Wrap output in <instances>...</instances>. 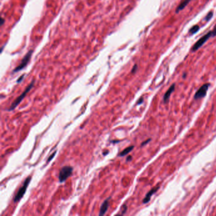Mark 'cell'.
Returning a JSON list of instances; mask_svg holds the SVG:
<instances>
[{
  "label": "cell",
  "instance_id": "obj_13",
  "mask_svg": "<svg viewBox=\"0 0 216 216\" xmlns=\"http://www.w3.org/2000/svg\"><path fill=\"white\" fill-rule=\"evenodd\" d=\"M212 16H213V12H208V14H207V15H206L205 20V21H207V22H208V21H210V20L212 18Z\"/></svg>",
  "mask_w": 216,
  "mask_h": 216
},
{
  "label": "cell",
  "instance_id": "obj_7",
  "mask_svg": "<svg viewBox=\"0 0 216 216\" xmlns=\"http://www.w3.org/2000/svg\"><path fill=\"white\" fill-rule=\"evenodd\" d=\"M111 198V197H109L108 198L106 199V200L103 202L101 204L100 211H99V215H104L105 214L106 212H107L108 207H109V200Z\"/></svg>",
  "mask_w": 216,
  "mask_h": 216
},
{
  "label": "cell",
  "instance_id": "obj_8",
  "mask_svg": "<svg viewBox=\"0 0 216 216\" xmlns=\"http://www.w3.org/2000/svg\"><path fill=\"white\" fill-rule=\"evenodd\" d=\"M158 188H159V187H155V188H154L153 189H152L151 190L149 191L147 194V195H146L145 198L143 199V204H147L148 202H149V201L150 200L152 196L154 195L155 193L157 192V191L158 190Z\"/></svg>",
  "mask_w": 216,
  "mask_h": 216
},
{
  "label": "cell",
  "instance_id": "obj_20",
  "mask_svg": "<svg viewBox=\"0 0 216 216\" xmlns=\"http://www.w3.org/2000/svg\"><path fill=\"white\" fill-rule=\"evenodd\" d=\"M143 101V98H141L140 99H139V101H138L137 104H138V105L141 104V103H142Z\"/></svg>",
  "mask_w": 216,
  "mask_h": 216
},
{
  "label": "cell",
  "instance_id": "obj_23",
  "mask_svg": "<svg viewBox=\"0 0 216 216\" xmlns=\"http://www.w3.org/2000/svg\"><path fill=\"white\" fill-rule=\"evenodd\" d=\"M108 153H109V152L107 150V151H106L105 152H104V154H104V155H106L107 154H108Z\"/></svg>",
  "mask_w": 216,
  "mask_h": 216
},
{
  "label": "cell",
  "instance_id": "obj_6",
  "mask_svg": "<svg viewBox=\"0 0 216 216\" xmlns=\"http://www.w3.org/2000/svg\"><path fill=\"white\" fill-rule=\"evenodd\" d=\"M209 86H210V84H208V83H207V84H204V85L202 86L195 93L194 96L195 99H198L205 97L207 93Z\"/></svg>",
  "mask_w": 216,
  "mask_h": 216
},
{
  "label": "cell",
  "instance_id": "obj_21",
  "mask_svg": "<svg viewBox=\"0 0 216 216\" xmlns=\"http://www.w3.org/2000/svg\"><path fill=\"white\" fill-rule=\"evenodd\" d=\"M1 24H0V25H1V26H2L3 24H4V23H5V19H3V18H1Z\"/></svg>",
  "mask_w": 216,
  "mask_h": 216
},
{
  "label": "cell",
  "instance_id": "obj_5",
  "mask_svg": "<svg viewBox=\"0 0 216 216\" xmlns=\"http://www.w3.org/2000/svg\"><path fill=\"white\" fill-rule=\"evenodd\" d=\"M211 37H212V32L211 31L208 32L207 34H205L204 36H203L202 38H200L197 41V43L193 46V47L191 48V51L193 52L197 51L198 49H200L202 46L204 45L205 43L207 42L209 39H210Z\"/></svg>",
  "mask_w": 216,
  "mask_h": 216
},
{
  "label": "cell",
  "instance_id": "obj_1",
  "mask_svg": "<svg viewBox=\"0 0 216 216\" xmlns=\"http://www.w3.org/2000/svg\"><path fill=\"white\" fill-rule=\"evenodd\" d=\"M34 82H35V81L33 80L31 83H30L27 87L25 88L24 91L19 96V97L16 98L14 100V101L12 103L11 106H10V107L9 109H8V110H10V111L14 110L15 108H16V107H17V106L19 105L20 103H21L22 101V99L25 98V96H26V95H27L28 93L30 91H31V89L33 88V86H34Z\"/></svg>",
  "mask_w": 216,
  "mask_h": 216
},
{
  "label": "cell",
  "instance_id": "obj_4",
  "mask_svg": "<svg viewBox=\"0 0 216 216\" xmlns=\"http://www.w3.org/2000/svg\"><path fill=\"white\" fill-rule=\"evenodd\" d=\"M32 53H33V50L29 51L27 53V54H26L24 56V57L22 58L21 63H20V64L17 66V67H16V68H15L14 69V71H13V73L18 72L19 71H22V69H24L29 63L30 60H31V58Z\"/></svg>",
  "mask_w": 216,
  "mask_h": 216
},
{
  "label": "cell",
  "instance_id": "obj_11",
  "mask_svg": "<svg viewBox=\"0 0 216 216\" xmlns=\"http://www.w3.org/2000/svg\"><path fill=\"white\" fill-rule=\"evenodd\" d=\"M134 146H130V147H127L126 148H125L120 154H119V156H121V157H124V156L128 155L132 150V149H134Z\"/></svg>",
  "mask_w": 216,
  "mask_h": 216
},
{
  "label": "cell",
  "instance_id": "obj_16",
  "mask_svg": "<svg viewBox=\"0 0 216 216\" xmlns=\"http://www.w3.org/2000/svg\"><path fill=\"white\" fill-rule=\"evenodd\" d=\"M211 32H212V37H215V36H216V25H215L214 28L212 30Z\"/></svg>",
  "mask_w": 216,
  "mask_h": 216
},
{
  "label": "cell",
  "instance_id": "obj_22",
  "mask_svg": "<svg viewBox=\"0 0 216 216\" xmlns=\"http://www.w3.org/2000/svg\"><path fill=\"white\" fill-rule=\"evenodd\" d=\"M131 159H132L131 156H129V157L127 158V159H126V160H127V161H130L131 160Z\"/></svg>",
  "mask_w": 216,
  "mask_h": 216
},
{
  "label": "cell",
  "instance_id": "obj_9",
  "mask_svg": "<svg viewBox=\"0 0 216 216\" xmlns=\"http://www.w3.org/2000/svg\"><path fill=\"white\" fill-rule=\"evenodd\" d=\"M175 84H172L170 88H169V89H168V90L166 91V93H165L164 96V98H163V99H164V102H166L168 101V99H169V98H170L171 96V95L172 93L174 92V89H175Z\"/></svg>",
  "mask_w": 216,
  "mask_h": 216
},
{
  "label": "cell",
  "instance_id": "obj_17",
  "mask_svg": "<svg viewBox=\"0 0 216 216\" xmlns=\"http://www.w3.org/2000/svg\"><path fill=\"white\" fill-rule=\"evenodd\" d=\"M138 69V65H134V67H132V70H131V73H132V74H134V73H135L136 72V71H137Z\"/></svg>",
  "mask_w": 216,
  "mask_h": 216
},
{
  "label": "cell",
  "instance_id": "obj_12",
  "mask_svg": "<svg viewBox=\"0 0 216 216\" xmlns=\"http://www.w3.org/2000/svg\"><path fill=\"white\" fill-rule=\"evenodd\" d=\"M199 29H200V27H199L198 25H195L193 26V27L189 29V32L191 35H193L199 31Z\"/></svg>",
  "mask_w": 216,
  "mask_h": 216
},
{
  "label": "cell",
  "instance_id": "obj_3",
  "mask_svg": "<svg viewBox=\"0 0 216 216\" xmlns=\"http://www.w3.org/2000/svg\"><path fill=\"white\" fill-rule=\"evenodd\" d=\"M73 167L71 166H64L59 172L58 179L60 182H64L72 174Z\"/></svg>",
  "mask_w": 216,
  "mask_h": 216
},
{
  "label": "cell",
  "instance_id": "obj_24",
  "mask_svg": "<svg viewBox=\"0 0 216 216\" xmlns=\"http://www.w3.org/2000/svg\"><path fill=\"white\" fill-rule=\"evenodd\" d=\"M111 142L113 143H119L120 141H112Z\"/></svg>",
  "mask_w": 216,
  "mask_h": 216
},
{
  "label": "cell",
  "instance_id": "obj_15",
  "mask_svg": "<svg viewBox=\"0 0 216 216\" xmlns=\"http://www.w3.org/2000/svg\"><path fill=\"white\" fill-rule=\"evenodd\" d=\"M56 154V150L55 151V152H54L53 153V154H52L50 156H49V158H48V160H47V163H48V162H50V161L52 160V159L55 157V156Z\"/></svg>",
  "mask_w": 216,
  "mask_h": 216
},
{
  "label": "cell",
  "instance_id": "obj_2",
  "mask_svg": "<svg viewBox=\"0 0 216 216\" xmlns=\"http://www.w3.org/2000/svg\"><path fill=\"white\" fill-rule=\"evenodd\" d=\"M31 176H28V177L25 179L24 184H23L22 187L19 188V191L15 194V197L14 198V202L15 203L18 202L20 200H21V199L23 198V197H24L26 192V190H27V189L28 188V186L30 183V182H31Z\"/></svg>",
  "mask_w": 216,
  "mask_h": 216
},
{
  "label": "cell",
  "instance_id": "obj_14",
  "mask_svg": "<svg viewBox=\"0 0 216 216\" xmlns=\"http://www.w3.org/2000/svg\"><path fill=\"white\" fill-rule=\"evenodd\" d=\"M127 209H128L127 206H126L125 205H123V206L121 208V214H122V215L124 214L126 212V211H127Z\"/></svg>",
  "mask_w": 216,
  "mask_h": 216
},
{
  "label": "cell",
  "instance_id": "obj_19",
  "mask_svg": "<svg viewBox=\"0 0 216 216\" xmlns=\"http://www.w3.org/2000/svg\"><path fill=\"white\" fill-rule=\"evenodd\" d=\"M150 140H151V139H147V141H144V142H143V143H141V147H143V146L145 145L146 144H147L148 142H149V141H150Z\"/></svg>",
  "mask_w": 216,
  "mask_h": 216
},
{
  "label": "cell",
  "instance_id": "obj_10",
  "mask_svg": "<svg viewBox=\"0 0 216 216\" xmlns=\"http://www.w3.org/2000/svg\"><path fill=\"white\" fill-rule=\"evenodd\" d=\"M191 1V0H182V1L180 3V4L178 6L177 8H176V12L179 13V12L182 11V10H183L186 6L189 4V2H190Z\"/></svg>",
  "mask_w": 216,
  "mask_h": 216
},
{
  "label": "cell",
  "instance_id": "obj_18",
  "mask_svg": "<svg viewBox=\"0 0 216 216\" xmlns=\"http://www.w3.org/2000/svg\"><path fill=\"white\" fill-rule=\"evenodd\" d=\"M24 76H25V75L24 74H23V75H22L21 76V77H20L18 79H17V81H16V82H17V83H20V82H21L22 81V80H23V79H24Z\"/></svg>",
  "mask_w": 216,
  "mask_h": 216
}]
</instances>
